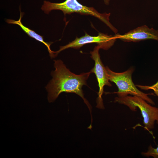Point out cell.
<instances>
[{"label": "cell", "instance_id": "cell-1", "mask_svg": "<svg viewBox=\"0 0 158 158\" xmlns=\"http://www.w3.org/2000/svg\"><path fill=\"white\" fill-rule=\"evenodd\" d=\"M54 61L55 70L51 73L52 78L46 87L49 102H54L62 92L75 93L82 98L90 112L91 107L84 97L82 87L86 85L87 80L91 72L76 75L70 71L61 60Z\"/></svg>", "mask_w": 158, "mask_h": 158}, {"label": "cell", "instance_id": "cell-2", "mask_svg": "<svg viewBox=\"0 0 158 158\" xmlns=\"http://www.w3.org/2000/svg\"><path fill=\"white\" fill-rule=\"evenodd\" d=\"M46 14H48L52 10H60L64 15L73 13L89 15L94 16L105 23L115 34L118 30L109 21L110 13H101L98 12L94 8L84 6L78 2L77 0H66L59 3H55L44 1L41 8Z\"/></svg>", "mask_w": 158, "mask_h": 158}, {"label": "cell", "instance_id": "cell-3", "mask_svg": "<svg viewBox=\"0 0 158 158\" xmlns=\"http://www.w3.org/2000/svg\"><path fill=\"white\" fill-rule=\"evenodd\" d=\"M106 67L109 81L114 83L118 88V90L116 93L118 97H124L129 95L136 96L149 103L155 104L154 102L148 96L149 95H154V94L142 92L138 90L133 83L132 78L134 70L133 68H130L123 72L116 73L111 71L107 66Z\"/></svg>", "mask_w": 158, "mask_h": 158}, {"label": "cell", "instance_id": "cell-4", "mask_svg": "<svg viewBox=\"0 0 158 158\" xmlns=\"http://www.w3.org/2000/svg\"><path fill=\"white\" fill-rule=\"evenodd\" d=\"M115 102L126 106L132 111H135L138 108L143 118L145 129L149 131L154 127L155 122L158 124V108L149 104L145 100L136 96L116 97Z\"/></svg>", "mask_w": 158, "mask_h": 158}, {"label": "cell", "instance_id": "cell-5", "mask_svg": "<svg viewBox=\"0 0 158 158\" xmlns=\"http://www.w3.org/2000/svg\"><path fill=\"white\" fill-rule=\"evenodd\" d=\"M116 39L115 35H108L99 32L97 36H93L85 33L84 36L76 37L74 40L66 45L60 47L59 49L54 52L55 55H57L61 51L68 48L78 49L85 44L91 43H96L101 49L107 50L114 45Z\"/></svg>", "mask_w": 158, "mask_h": 158}, {"label": "cell", "instance_id": "cell-6", "mask_svg": "<svg viewBox=\"0 0 158 158\" xmlns=\"http://www.w3.org/2000/svg\"><path fill=\"white\" fill-rule=\"evenodd\" d=\"M100 49V47L97 45L95 47L93 51L90 52L91 55V57L95 62L94 66L91 70L90 72L95 74L99 87L98 97L97 100V107L103 109L104 107L102 96L104 92V87L105 85L111 87L112 85L109 82L106 67H104L100 59L99 52Z\"/></svg>", "mask_w": 158, "mask_h": 158}, {"label": "cell", "instance_id": "cell-7", "mask_svg": "<svg viewBox=\"0 0 158 158\" xmlns=\"http://www.w3.org/2000/svg\"><path fill=\"white\" fill-rule=\"evenodd\" d=\"M115 35L117 39L126 42H137L147 40L158 41V29L150 28L145 25L138 27L123 35L116 33Z\"/></svg>", "mask_w": 158, "mask_h": 158}, {"label": "cell", "instance_id": "cell-8", "mask_svg": "<svg viewBox=\"0 0 158 158\" xmlns=\"http://www.w3.org/2000/svg\"><path fill=\"white\" fill-rule=\"evenodd\" d=\"M20 16L18 20L16 21L12 19H7L6 20V22L9 24H16L19 25L23 31L28 34L29 36L44 44L47 47L51 57H54V51H52L50 48V46L52 43H51L45 42L44 40V37L43 36L39 35L34 30L24 25L21 22V20L23 13L21 12L20 9Z\"/></svg>", "mask_w": 158, "mask_h": 158}, {"label": "cell", "instance_id": "cell-9", "mask_svg": "<svg viewBox=\"0 0 158 158\" xmlns=\"http://www.w3.org/2000/svg\"><path fill=\"white\" fill-rule=\"evenodd\" d=\"M141 154L146 157H152L154 158H158V145L156 148H154L150 145L148 147L147 151L142 152Z\"/></svg>", "mask_w": 158, "mask_h": 158}, {"label": "cell", "instance_id": "cell-10", "mask_svg": "<svg viewBox=\"0 0 158 158\" xmlns=\"http://www.w3.org/2000/svg\"><path fill=\"white\" fill-rule=\"evenodd\" d=\"M136 86L142 90H147L151 89L153 90L154 94L158 97V80L155 84L151 86L140 85H136Z\"/></svg>", "mask_w": 158, "mask_h": 158}, {"label": "cell", "instance_id": "cell-11", "mask_svg": "<svg viewBox=\"0 0 158 158\" xmlns=\"http://www.w3.org/2000/svg\"><path fill=\"white\" fill-rule=\"evenodd\" d=\"M105 4H108L109 3V0H104Z\"/></svg>", "mask_w": 158, "mask_h": 158}]
</instances>
